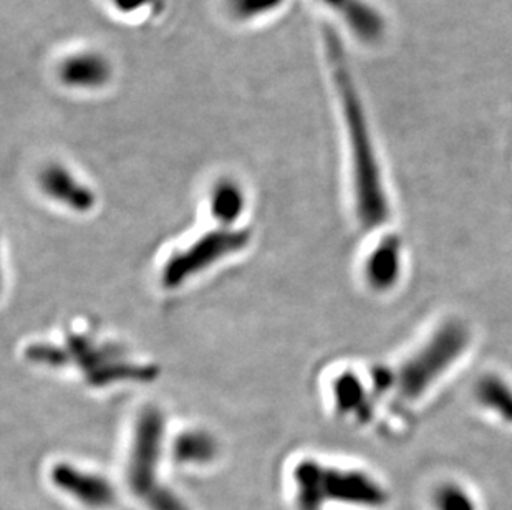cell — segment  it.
<instances>
[{
    "label": "cell",
    "mask_w": 512,
    "mask_h": 510,
    "mask_svg": "<svg viewBox=\"0 0 512 510\" xmlns=\"http://www.w3.org/2000/svg\"><path fill=\"white\" fill-rule=\"evenodd\" d=\"M324 50L330 75L334 80L337 102L343 116L348 136V148L352 159L353 181L357 193L358 207L363 219L377 222L385 214L382 178L378 168L377 154L373 148L367 113L362 97L355 85L352 68L348 63L347 50L339 35L330 27L324 29Z\"/></svg>",
    "instance_id": "obj_1"
},
{
    "label": "cell",
    "mask_w": 512,
    "mask_h": 510,
    "mask_svg": "<svg viewBox=\"0 0 512 510\" xmlns=\"http://www.w3.org/2000/svg\"><path fill=\"white\" fill-rule=\"evenodd\" d=\"M295 481L300 510H320L327 501L367 507H380L387 502L382 487L360 472L335 471L302 462L295 471Z\"/></svg>",
    "instance_id": "obj_2"
},
{
    "label": "cell",
    "mask_w": 512,
    "mask_h": 510,
    "mask_svg": "<svg viewBox=\"0 0 512 510\" xmlns=\"http://www.w3.org/2000/svg\"><path fill=\"white\" fill-rule=\"evenodd\" d=\"M161 428L158 416L146 414L131 454L130 484L136 496L141 497L151 510H188L171 492L156 481V464L160 458Z\"/></svg>",
    "instance_id": "obj_3"
},
{
    "label": "cell",
    "mask_w": 512,
    "mask_h": 510,
    "mask_svg": "<svg viewBox=\"0 0 512 510\" xmlns=\"http://www.w3.org/2000/svg\"><path fill=\"white\" fill-rule=\"evenodd\" d=\"M55 77L72 92H100L112 83L115 67L100 50L82 49L62 57L55 67Z\"/></svg>",
    "instance_id": "obj_4"
},
{
    "label": "cell",
    "mask_w": 512,
    "mask_h": 510,
    "mask_svg": "<svg viewBox=\"0 0 512 510\" xmlns=\"http://www.w3.org/2000/svg\"><path fill=\"white\" fill-rule=\"evenodd\" d=\"M52 479L58 489L75 497L85 506L103 509V507L112 506L115 502L113 487L108 484V481L95 474L77 471L72 466H57L52 472Z\"/></svg>",
    "instance_id": "obj_5"
},
{
    "label": "cell",
    "mask_w": 512,
    "mask_h": 510,
    "mask_svg": "<svg viewBox=\"0 0 512 510\" xmlns=\"http://www.w3.org/2000/svg\"><path fill=\"white\" fill-rule=\"evenodd\" d=\"M334 10L357 39L367 44L377 42L385 34V19L367 0H317Z\"/></svg>",
    "instance_id": "obj_6"
},
{
    "label": "cell",
    "mask_w": 512,
    "mask_h": 510,
    "mask_svg": "<svg viewBox=\"0 0 512 510\" xmlns=\"http://www.w3.org/2000/svg\"><path fill=\"white\" fill-rule=\"evenodd\" d=\"M40 184L45 193L50 194L52 198L70 206L83 209L90 206L93 201L92 193L87 186H83L82 181L77 176L63 168L62 164H50L40 174Z\"/></svg>",
    "instance_id": "obj_7"
},
{
    "label": "cell",
    "mask_w": 512,
    "mask_h": 510,
    "mask_svg": "<svg viewBox=\"0 0 512 510\" xmlns=\"http://www.w3.org/2000/svg\"><path fill=\"white\" fill-rule=\"evenodd\" d=\"M289 0H223L226 15L236 24H254L276 15Z\"/></svg>",
    "instance_id": "obj_8"
},
{
    "label": "cell",
    "mask_w": 512,
    "mask_h": 510,
    "mask_svg": "<svg viewBox=\"0 0 512 510\" xmlns=\"http://www.w3.org/2000/svg\"><path fill=\"white\" fill-rule=\"evenodd\" d=\"M242 204H244V196H242L241 188L234 181L224 179L214 186L213 194H211V206H213L216 216L232 219L241 212Z\"/></svg>",
    "instance_id": "obj_9"
},
{
    "label": "cell",
    "mask_w": 512,
    "mask_h": 510,
    "mask_svg": "<svg viewBox=\"0 0 512 510\" xmlns=\"http://www.w3.org/2000/svg\"><path fill=\"white\" fill-rule=\"evenodd\" d=\"M178 458L186 462H204L213 458V446L208 439L186 436L178 444Z\"/></svg>",
    "instance_id": "obj_10"
},
{
    "label": "cell",
    "mask_w": 512,
    "mask_h": 510,
    "mask_svg": "<svg viewBox=\"0 0 512 510\" xmlns=\"http://www.w3.org/2000/svg\"><path fill=\"white\" fill-rule=\"evenodd\" d=\"M438 510H476L471 497L456 486H446L436 496Z\"/></svg>",
    "instance_id": "obj_11"
},
{
    "label": "cell",
    "mask_w": 512,
    "mask_h": 510,
    "mask_svg": "<svg viewBox=\"0 0 512 510\" xmlns=\"http://www.w3.org/2000/svg\"><path fill=\"white\" fill-rule=\"evenodd\" d=\"M112 9L121 17H135L146 12H160L163 0H108Z\"/></svg>",
    "instance_id": "obj_12"
},
{
    "label": "cell",
    "mask_w": 512,
    "mask_h": 510,
    "mask_svg": "<svg viewBox=\"0 0 512 510\" xmlns=\"http://www.w3.org/2000/svg\"><path fill=\"white\" fill-rule=\"evenodd\" d=\"M392 265H395V254L388 251V249H383V251L373 255V264H370V267H368V272L372 274L373 282H378V284L383 282V280L387 282L388 277L393 275Z\"/></svg>",
    "instance_id": "obj_13"
}]
</instances>
